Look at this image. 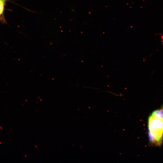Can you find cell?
Returning a JSON list of instances; mask_svg holds the SVG:
<instances>
[{"label":"cell","mask_w":163,"mask_h":163,"mask_svg":"<svg viewBox=\"0 0 163 163\" xmlns=\"http://www.w3.org/2000/svg\"><path fill=\"white\" fill-rule=\"evenodd\" d=\"M148 127L150 144L161 146L163 142V120L151 114L148 119Z\"/></svg>","instance_id":"6da1fadb"},{"label":"cell","mask_w":163,"mask_h":163,"mask_svg":"<svg viewBox=\"0 0 163 163\" xmlns=\"http://www.w3.org/2000/svg\"><path fill=\"white\" fill-rule=\"evenodd\" d=\"M7 0H0V19L1 21H5L4 17V12L6 2Z\"/></svg>","instance_id":"7a4b0ae2"},{"label":"cell","mask_w":163,"mask_h":163,"mask_svg":"<svg viewBox=\"0 0 163 163\" xmlns=\"http://www.w3.org/2000/svg\"><path fill=\"white\" fill-rule=\"evenodd\" d=\"M151 114L163 120V106L160 109L154 110Z\"/></svg>","instance_id":"3957f363"}]
</instances>
